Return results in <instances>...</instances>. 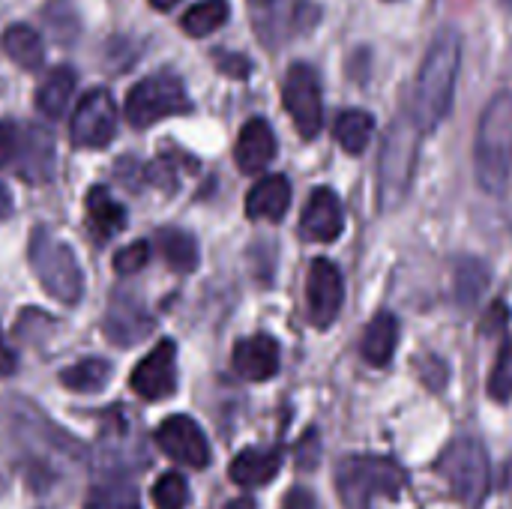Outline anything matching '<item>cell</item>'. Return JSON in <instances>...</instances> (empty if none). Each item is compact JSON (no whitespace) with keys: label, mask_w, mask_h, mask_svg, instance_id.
Here are the masks:
<instances>
[{"label":"cell","mask_w":512,"mask_h":509,"mask_svg":"<svg viewBox=\"0 0 512 509\" xmlns=\"http://www.w3.org/2000/svg\"><path fill=\"white\" fill-rule=\"evenodd\" d=\"M459 66H462V36L453 27H444L414 78V90L408 96V111L420 123L423 132L438 129V123L450 114L453 96H456V81H459Z\"/></svg>","instance_id":"1"},{"label":"cell","mask_w":512,"mask_h":509,"mask_svg":"<svg viewBox=\"0 0 512 509\" xmlns=\"http://www.w3.org/2000/svg\"><path fill=\"white\" fill-rule=\"evenodd\" d=\"M474 177L486 195H504L512 180V90L489 99L474 135Z\"/></svg>","instance_id":"2"},{"label":"cell","mask_w":512,"mask_h":509,"mask_svg":"<svg viewBox=\"0 0 512 509\" xmlns=\"http://www.w3.org/2000/svg\"><path fill=\"white\" fill-rule=\"evenodd\" d=\"M423 135L426 132L420 129V123L411 117L408 108H402V114L393 117L390 129L384 132V144L378 156V207L384 213L396 210L405 201L414 183Z\"/></svg>","instance_id":"3"},{"label":"cell","mask_w":512,"mask_h":509,"mask_svg":"<svg viewBox=\"0 0 512 509\" xmlns=\"http://www.w3.org/2000/svg\"><path fill=\"white\" fill-rule=\"evenodd\" d=\"M408 477L387 456H348L336 465V489L345 509H375L378 498H399Z\"/></svg>","instance_id":"4"},{"label":"cell","mask_w":512,"mask_h":509,"mask_svg":"<svg viewBox=\"0 0 512 509\" xmlns=\"http://www.w3.org/2000/svg\"><path fill=\"white\" fill-rule=\"evenodd\" d=\"M438 474L447 480L450 492L465 509H477L492 486L489 453L480 438H456L438 456Z\"/></svg>","instance_id":"5"},{"label":"cell","mask_w":512,"mask_h":509,"mask_svg":"<svg viewBox=\"0 0 512 509\" xmlns=\"http://www.w3.org/2000/svg\"><path fill=\"white\" fill-rule=\"evenodd\" d=\"M30 264L39 285L63 306H75L84 294V276L75 252L60 243L51 231L36 228L30 234Z\"/></svg>","instance_id":"6"},{"label":"cell","mask_w":512,"mask_h":509,"mask_svg":"<svg viewBox=\"0 0 512 509\" xmlns=\"http://www.w3.org/2000/svg\"><path fill=\"white\" fill-rule=\"evenodd\" d=\"M189 111H192V99L186 96L183 81L171 72H156L138 81L123 105V114L132 123V129H147L162 117L189 114Z\"/></svg>","instance_id":"7"},{"label":"cell","mask_w":512,"mask_h":509,"mask_svg":"<svg viewBox=\"0 0 512 509\" xmlns=\"http://www.w3.org/2000/svg\"><path fill=\"white\" fill-rule=\"evenodd\" d=\"M282 102L303 138H315L324 126V99L318 72L309 63H294L282 84Z\"/></svg>","instance_id":"8"},{"label":"cell","mask_w":512,"mask_h":509,"mask_svg":"<svg viewBox=\"0 0 512 509\" xmlns=\"http://www.w3.org/2000/svg\"><path fill=\"white\" fill-rule=\"evenodd\" d=\"M117 135V105L105 87L90 90L69 123V141L84 150H105Z\"/></svg>","instance_id":"9"},{"label":"cell","mask_w":512,"mask_h":509,"mask_svg":"<svg viewBox=\"0 0 512 509\" xmlns=\"http://www.w3.org/2000/svg\"><path fill=\"white\" fill-rule=\"evenodd\" d=\"M306 303H309V321L318 330H327L339 318L345 303V279L333 261L327 258L312 261L306 279Z\"/></svg>","instance_id":"10"},{"label":"cell","mask_w":512,"mask_h":509,"mask_svg":"<svg viewBox=\"0 0 512 509\" xmlns=\"http://www.w3.org/2000/svg\"><path fill=\"white\" fill-rule=\"evenodd\" d=\"M129 387L147 399V402H159L168 399L177 390V345L171 339L159 342L135 369L129 378Z\"/></svg>","instance_id":"11"},{"label":"cell","mask_w":512,"mask_h":509,"mask_svg":"<svg viewBox=\"0 0 512 509\" xmlns=\"http://www.w3.org/2000/svg\"><path fill=\"white\" fill-rule=\"evenodd\" d=\"M156 444L159 450L186 465V468H207L210 465V444L207 435L201 432V426L192 417H168L159 429H156Z\"/></svg>","instance_id":"12"},{"label":"cell","mask_w":512,"mask_h":509,"mask_svg":"<svg viewBox=\"0 0 512 509\" xmlns=\"http://www.w3.org/2000/svg\"><path fill=\"white\" fill-rule=\"evenodd\" d=\"M345 231V210L342 201L333 189L321 186L309 195L300 219V234L315 240V243H333Z\"/></svg>","instance_id":"13"},{"label":"cell","mask_w":512,"mask_h":509,"mask_svg":"<svg viewBox=\"0 0 512 509\" xmlns=\"http://www.w3.org/2000/svg\"><path fill=\"white\" fill-rule=\"evenodd\" d=\"M150 330H153V318H150V312L144 309L141 300H135L126 291L111 297L108 312H105V336L114 345H123V348L138 345Z\"/></svg>","instance_id":"14"},{"label":"cell","mask_w":512,"mask_h":509,"mask_svg":"<svg viewBox=\"0 0 512 509\" xmlns=\"http://www.w3.org/2000/svg\"><path fill=\"white\" fill-rule=\"evenodd\" d=\"M234 159H237L243 174H258V171H264L276 159V135H273L270 123L264 117H252L240 129L237 147H234Z\"/></svg>","instance_id":"15"},{"label":"cell","mask_w":512,"mask_h":509,"mask_svg":"<svg viewBox=\"0 0 512 509\" xmlns=\"http://www.w3.org/2000/svg\"><path fill=\"white\" fill-rule=\"evenodd\" d=\"M234 369L246 381H270L279 372V345L270 336H249L234 345Z\"/></svg>","instance_id":"16"},{"label":"cell","mask_w":512,"mask_h":509,"mask_svg":"<svg viewBox=\"0 0 512 509\" xmlns=\"http://www.w3.org/2000/svg\"><path fill=\"white\" fill-rule=\"evenodd\" d=\"M18 177L27 183H45L54 171V141L42 126H30L21 132L18 147Z\"/></svg>","instance_id":"17"},{"label":"cell","mask_w":512,"mask_h":509,"mask_svg":"<svg viewBox=\"0 0 512 509\" xmlns=\"http://www.w3.org/2000/svg\"><path fill=\"white\" fill-rule=\"evenodd\" d=\"M291 207V183L282 174L261 177L246 195V216L258 222H282Z\"/></svg>","instance_id":"18"},{"label":"cell","mask_w":512,"mask_h":509,"mask_svg":"<svg viewBox=\"0 0 512 509\" xmlns=\"http://www.w3.org/2000/svg\"><path fill=\"white\" fill-rule=\"evenodd\" d=\"M282 468V453L279 450H264V447H249L240 456H234L228 477L231 483L243 486V489H258L267 486L270 480H276Z\"/></svg>","instance_id":"19"},{"label":"cell","mask_w":512,"mask_h":509,"mask_svg":"<svg viewBox=\"0 0 512 509\" xmlns=\"http://www.w3.org/2000/svg\"><path fill=\"white\" fill-rule=\"evenodd\" d=\"M396 345H399V318L393 312H381L363 330L360 354H363V360L369 366L384 369V366H390V360L396 354Z\"/></svg>","instance_id":"20"},{"label":"cell","mask_w":512,"mask_h":509,"mask_svg":"<svg viewBox=\"0 0 512 509\" xmlns=\"http://www.w3.org/2000/svg\"><path fill=\"white\" fill-rule=\"evenodd\" d=\"M84 213H87V228L99 240H111L114 234H120L126 228V207L120 201H114L105 186H93L87 192Z\"/></svg>","instance_id":"21"},{"label":"cell","mask_w":512,"mask_h":509,"mask_svg":"<svg viewBox=\"0 0 512 509\" xmlns=\"http://www.w3.org/2000/svg\"><path fill=\"white\" fill-rule=\"evenodd\" d=\"M75 90V69L69 66H54L36 87V111L48 120H57L66 114Z\"/></svg>","instance_id":"22"},{"label":"cell","mask_w":512,"mask_h":509,"mask_svg":"<svg viewBox=\"0 0 512 509\" xmlns=\"http://www.w3.org/2000/svg\"><path fill=\"white\" fill-rule=\"evenodd\" d=\"M156 249L174 273H192L198 267V243L183 228H159Z\"/></svg>","instance_id":"23"},{"label":"cell","mask_w":512,"mask_h":509,"mask_svg":"<svg viewBox=\"0 0 512 509\" xmlns=\"http://www.w3.org/2000/svg\"><path fill=\"white\" fill-rule=\"evenodd\" d=\"M3 51L6 57L21 66V69H39L45 63V45H42V36L27 27V24H9L6 33H3Z\"/></svg>","instance_id":"24"},{"label":"cell","mask_w":512,"mask_h":509,"mask_svg":"<svg viewBox=\"0 0 512 509\" xmlns=\"http://www.w3.org/2000/svg\"><path fill=\"white\" fill-rule=\"evenodd\" d=\"M375 135V117L363 108H348L336 117V126H333V138L339 141V147L351 156H360L369 141Z\"/></svg>","instance_id":"25"},{"label":"cell","mask_w":512,"mask_h":509,"mask_svg":"<svg viewBox=\"0 0 512 509\" xmlns=\"http://www.w3.org/2000/svg\"><path fill=\"white\" fill-rule=\"evenodd\" d=\"M489 267L480 258H459L456 270H453V291H456V303L471 309L483 291L489 288Z\"/></svg>","instance_id":"26"},{"label":"cell","mask_w":512,"mask_h":509,"mask_svg":"<svg viewBox=\"0 0 512 509\" xmlns=\"http://www.w3.org/2000/svg\"><path fill=\"white\" fill-rule=\"evenodd\" d=\"M60 381L72 393H99L111 381V363L108 360H99V357L81 360V363L63 369L60 372Z\"/></svg>","instance_id":"27"},{"label":"cell","mask_w":512,"mask_h":509,"mask_svg":"<svg viewBox=\"0 0 512 509\" xmlns=\"http://www.w3.org/2000/svg\"><path fill=\"white\" fill-rule=\"evenodd\" d=\"M228 15H231L228 0H201V3H195V6L183 15L180 27H183L186 36L204 39V36L216 33V30L228 21Z\"/></svg>","instance_id":"28"},{"label":"cell","mask_w":512,"mask_h":509,"mask_svg":"<svg viewBox=\"0 0 512 509\" xmlns=\"http://www.w3.org/2000/svg\"><path fill=\"white\" fill-rule=\"evenodd\" d=\"M84 509H141V498L126 480H105L90 489Z\"/></svg>","instance_id":"29"},{"label":"cell","mask_w":512,"mask_h":509,"mask_svg":"<svg viewBox=\"0 0 512 509\" xmlns=\"http://www.w3.org/2000/svg\"><path fill=\"white\" fill-rule=\"evenodd\" d=\"M153 504L156 509H186L189 504V486L180 474H162L153 483Z\"/></svg>","instance_id":"30"},{"label":"cell","mask_w":512,"mask_h":509,"mask_svg":"<svg viewBox=\"0 0 512 509\" xmlns=\"http://www.w3.org/2000/svg\"><path fill=\"white\" fill-rule=\"evenodd\" d=\"M489 396L495 402H510L512 399V339H507L498 351L495 369L489 375Z\"/></svg>","instance_id":"31"},{"label":"cell","mask_w":512,"mask_h":509,"mask_svg":"<svg viewBox=\"0 0 512 509\" xmlns=\"http://www.w3.org/2000/svg\"><path fill=\"white\" fill-rule=\"evenodd\" d=\"M147 258H150V246H147L144 240H135V243H129L126 249H120V252L114 255V270H117L120 276H132V273L144 270Z\"/></svg>","instance_id":"32"},{"label":"cell","mask_w":512,"mask_h":509,"mask_svg":"<svg viewBox=\"0 0 512 509\" xmlns=\"http://www.w3.org/2000/svg\"><path fill=\"white\" fill-rule=\"evenodd\" d=\"M18 147H21V132L12 123H0V168L15 162Z\"/></svg>","instance_id":"33"},{"label":"cell","mask_w":512,"mask_h":509,"mask_svg":"<svg viewBox=\"0 0 512 509\" xmlns=\"http://www.w3.org/2000/svg\"><path fill=\"white\" fill-rule=\"evenodd\" d=\"M216 63H219V69L225 72V75H231V78H246L249 75V60L246 57H240V54H219L216 57Z\"/></svg>","instance_id":"34"},{"label":"cell","mask_w":512,"mask_h":509,"mask_svg":"<svg viewBox=\"0 0 512 509\" xmlns=\"http://www.w3.org/2000/svg\"><path fill=\"white\" fill-rule=\"evenodd\" d=\"M282 509H318V501H315V495L309 492V489H291L288 495H285V504Z\"/></svg>","instance_id":"35"},{"label":"cell","mask_w":512,"mask_h":509,"mask_svg":"<svg viewBox=\"0 0 512 509\" xmlns=\"http://www.w3.org/2000/svg\"><path fill=\"white\" fill-rule=\"evenodd\" d=\"M507 306L504 303H495L492 309H489V318L483 321V333H489V330H498L501 324H507Z\"/></svg>","instance_id":"36"},{"label":"cell","mask_w":512,"mask_h":509,"mask_svg":"<svg viewBox=\"0 0 512 509\" xmlns=\"http://www.w3.org/2000/svg\"><path fill=\"white\" fill-rule=\"evenodd\" d=\"M15 366H18V360H15V354L9 351V345L3 342V333H0V378L12 375Z\"/></svg>","instance_id":"37"},{"label":"cell","mask_w":512,"mask_h":509,"mask_svg":"<svg viewBox=\"0 0 512 509\" xmlns=\"http://www.w3.org/2000/svg\"><path fill=\"white\" fill-rule=\"evenodd\" d=\"M12 213V195L6 192V186H0V222Z\"/></svg>","instance_id":"38"},{"label":"cell","mask_w":512,"mask_h":509,"mask_svg":"<svg viewBox=\"0 0 512 509\" xmlns=\"http://www.w3.org/2000/svg\"><path fill=\"white\" fill-rule=\"evenodd\" d=\"M225 509H258V504H255V498L243 495V498H234V501H231Z\"/></svg>","instance_id":"39"},{"label":"cell","mask_w":512,"mask_h":509,"mask_svg":"<svg viewBox=\"0 0 512 509\" xmlns=\"http://www.w3.org/2000/svg\"><path fill=\"white\" fill-rule=\"evenodd\" d=\"M249 3H252V9H255V12H261V9H264V12H270V9H276V6H279V0H249Z\"/></svg>","instance_id":"40"},{"label":"cell","mask_w":512,"mask_h":509,"mask_svg":"<svg viewBox=\"0 0 512 509\" xmlns=\"http://www.w3.org/2000/svg\"><path fill=\"white\" fill-rule=\"evenodd\" d=\"M150 3H153L159 12H168V9H171V6H177L180 0H150Z\"/></svg>","instance_id":"41"},{"label":"cell","mask_w":512,"mask_h":509,"mask_svg":"<svg viewBox=\"0 0 512 509\" xmlns=\"http://www.w3.org/2000/svg\"><path fill=\"white\" fill-rule=\"evenodd\" d=\"M504 6H507V9H510V12H512V0H504Z\"/></svg>","instance_id":"42"}]
</instances>
